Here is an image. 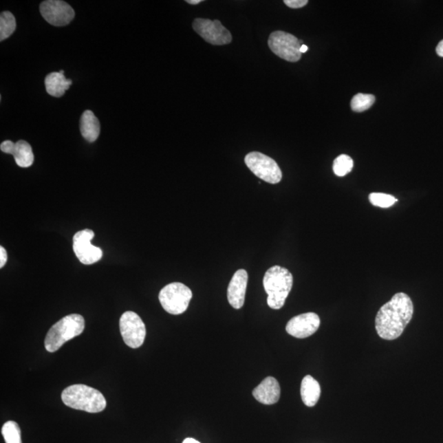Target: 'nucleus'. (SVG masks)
I'll list each match as a JSON object with an SVG mask.
<instances>
[{
	"instance_id": "f257e3e1",
	"label": "nucleus",
	"mask_w": 443,
	"mask_h": 443,
	"mask_svg": "<svg viewBox=\"0 0 443 443\" xmlns=\"http://www.w3.org/2000/svg\"><path fill=\"white\" fill-rule=\"evenodd\" d=\"M414 314L413 302L406 293L399 292L378 310L376 327L379 336L395 340L402 334Z\"/></svg>"
},
{
	"instance_id": "f03ea898",
	"label": "nucleus",
	"mask_w": 443,
	"mask_h": 443,
	"mask_svg": "<svg viewBox=\"0 0 443 443\" xmlns=\"http://www.w3.org/2000/svg\"><path fill=\"white\" fill-rule=\"evenodd\" d=\"M268 294V305L271 309L280 310L292 288L293 276L287 268L275 266L268 270L263 280Z\"/></svg>"
},
{
	"instance_id": "7ed1b4c3",
	"label": "nucleus",
	"mask_w": 443,
	"mask_h": 443,
	"mask_svg": "<svg viewBox=\"0 0 443 443\" xmlns=\"http://www.w3.org/2000/svg\"><path fill=\"white\" fill-rule=\"evenodd\" d=\"M62 400L67 407L88 413L103 411L107 404L100 391L83 385L67 387L63 391Z\"/></svg>"
},
{
	"instance_id": "20e7f679",
	"label": "nucleus",
	"mask_w": 443,
	"mask_h": 443,
	"mask_svg": "<svg viewBox=\"0 0 443 443\" xmlns=\"http://www.w3.org/2000/svg\"><path fill=\"white\" fill-rule=\"evenodd\" d=\"M85 329V319L82 315L72 314L63 317L55 323L47 334L45 347L47 352H55L63 345L83 334Z\"/></svg>"
},
{
	"instance_id": "39448f33",
	"label": "nucleus",
	"mask_w": 443,
	"mask_h": 443,
	"mask_svg": "<svg viewBox=\"0 0 443 443\" xmlns=\"http://www.w3.org/2000/svg\"><path fill=\"white\" fill-rule=\"evenodd\" d=\"M193 298V292L181 283H173L161 290L159 295L160 304L165 311L171 314H181L188 308Z\"/></svg>"
},
{
	"instance_id": "423d86ee",
	"label": "nucleus",
	"mask_w": 443,
	"mask_h": 443,
	"mask_svg": "<svg viewBox=\"0 0 443 443\" xmlns=\"http://www.w3.org/2000/svg\"><path fill=\"white\" fill-rule=\"evenodd\" d=\"M245 163L255 176L261 180L277 184L282 180L283 173L274 160L259 152H251L245 157Z\"/></svg>"
},
{
	"instance_id": "0eeeda50",
	"label": "nucleus",
	"mask_w": 443,
	"mask_h": 443,
	"mask_svg": "<svg viewBox=\"0 0 443 443\" xmlns=\"http://www.w3.org/2000/svg\"><path fill=\"white\" fill-rule=\"evenodd\" d=\"M303 41L283 31L274 32L268 38V45L272 53L284 61L296 63L301 58V47Z\"/></svg>"
},
{
	"instance_id": "6e6552de",
	"label": "nucleus",
	"mask_w": 443,
	"mask_h": 443,
	"mask_svg": "<svg viewBox=\"0 0 443 443\" xmlns=\"http://www.w3.org/2000/svg\"><path fill=\"white\" fill-rule=\"evenodd\" d=\"M119 326L127 346L133 349L142 346L147 336V329L138 314L127 311L122 315Z\"/></svg>"
},
{
	"instance_id": "1a4fd4ad",
	"label": "nucleus",
	"mask_w": 443,
	"mask_h": 443,
	"mask_svg": "<svg viewBox=\"0 0 443 443\" xmlns=\"http://www.w3.org/2000/svg\"><path fill=\"white\" fill-rule=\"evenodd\" d=\"M193 27L198 35L211 45H224L232 42L231 32L219 20L197 19L194 20Z\"/></svg>"
},
{
	"instance_id": "9d476101",
	"label": "nucleus",
	"mask_w": 443,
	"mask_h": 443,
	"mask_svg": "<svg viewBox=\"0 0 443 443\" xmlns=\"http://www.w3.org/2000/svg\"><path fill=\"white\" fill-rule=\"evenodd\" d=\"M95 233L91 229H85L76 233L74 237V250L76 257L83 265H93L103 257V251L99 247L93 246L91 240Z\"/></svg>"
},
{
	"instance_id": "9b49d317",
	"label": "nucleus",
	"mask_w": 443,
	"mask_h": 443,
	"mask_svg": "<svg viewBox=\"0 0 443 443\" xmlns=\"http://www.w3.org/2000/svg\"><path fill=\"white\" fill-rule=\"evenodd\" d=\"M40 11L46 22L55 27L69 24L75 17L74 8L61 0H47L42 2Z\"/></svg>"
},
{
	"instance_id": "f8f14e48",
	"label": "nucleus",
	"mask_w": 443,
	"mask_h": 443,
	"mask_svg": "<svg viewBox=\"0 0 443 443\" xmlns=\"http://www.w3.org/2000/svg\"><path fill=\"white\" fill-rule=\"evenodd\" d=\"M321 326V318L315 313L297 315L290 319L286 326L288 334L296 338H306L315 334Z\"/></svg>"
},
{
	"instance_id": "ddd939ff",
	"label": "nucleus",
	"mask_w": 443,
	"mask_h": 443,
	"mask_svg": "<svg viewBox=\"0 0 443 443\" xmlns=\"http://www.w3.org/2000/svg\"><path fill=\"white\" fill-rule=\"evenodd\" d=\"M0 150L14 157L16 164L21 168H29L33 164L34 154L32 147L25 140L17 143L6 140L0 144Z\"/></svg>"
},
{
	"instance_id": "4468645a",
	"label": "nucleus",
	"mask_w": 443,
	"mask_h": 443,
	"mask_svg": "<svg viewBox=\"0 0 443 443\" xmlns=\"http://www.w3.org/2000/svg\"><path fill=\"white\" fill-rule=\"evenodd\" d=\"M247 283L248 274L245 270H237L230 281L228 300L234 309L239 310L244 305Z\"/></svg>"
},
{
	"instance_id": "2eb2a0df",
	"label": "nucleus",
	"mask_w": 443,
	"mask_h": 443,
	"mask_svg": "<svg viewBox=\"0 0 443 443\" xmlns=\"http://www.w3.org/2000/svg\"><path fill=\"white\" fill-rule=\"evenodd\" d=\"M281 395L280 385L276 378L268 377L255 387L253 396L263 404H274L279 402Z\"/></svg>"
},
{
	"instance_id": "dca6fc26",
	"label": "nucleus",
	"mask_w": 443,
	"mask_h": 443,
	"mask_svg": "<svg viewBox=\"0 0 443 443\" xmlns=\"http://www.w3.org/2000/svg\"><path fill=\"white\" fill-rule=\"evenodd\" d=\"M65 71L51 72L46 76L45 85L47 93L54 97H61L65 95L67 89H69L72 82L63 75Z\"/></svg>"
},
{
	"instance_id": "f3484780",
	"label": "nucleus",
	"mask_w": 443,
	"mask_h": 443,
	"mask_svg": "<svg viewBox=\"0 0 443 443\" xmlns=\"http://www.w3.org/2000/svg\"><path fill=\"white\" fill-rule=\"evenodd\" d=\"M80 133L88 142H96L100 133V125L91 110H86L80 117Z\"/></svg>"
},
{
	"instance_id": "a211bd4d",
	"label": "nucleus",
	"mask_w": 443,
	"mask_h": 443,
	"mask_svg": "<svg viewBox=\"0 0 443 443\" xmlns=\"http://www.w3.org/2000/svg\"><path fill=\"white\" fill-rule=\"evenodd\" d=\"M301 395L305 406L313 407L321 398V385L312 376H305L301 382Z\"/></svg>"
},
{
	"instance_id": "6ab92c4d",
	"label": "nucleus",
	"mask_w": 443,
	"mask_h": 443,
	"mask_svg": "<svg viewBox=\"0 0 443 443\" xmlns=\"http://www.w3.org/2000/svg\"><path fill=\"white\" fill-rule=\"evenodd\" d=\"M16 20L12 12L4 11L0 15V41L6 40L16 29Z\"/></svg>"
},
{
	"instance_id": "aec40b11",
	"label": "nucleus",
	"mask_w": 443,
	"mask_h": 443,
	"mask_svg": "<svg viewBox=\"0 0 443 443\" xmlns=\"http://www.w3.org/2000/svg\"><path fill=\"white\" fill-rule=\"evenodd\" d=\"M376 102V97L369 94H357L352 98L351 102L352 109L357 113L364 112L369 109Z\"/></svg>"
},
{
	"instance_id": "412c9836",
	"label": "nucleus",
	"mask_w": 443,
	"mask_h": 443,
	"mask_svg": "<svg viewBox=\"0 0 443 443\" xmlns=\"http://www.w3.org/2000/svg\"><path fill=\"white\" fill-rule=\"evenodd\" d=\"M2 434L6 443H23L19 425L14 421H8L3 424Z\"/></svg>"
},
{
	"instance_id": "4be33fe9",
	"label": "nucleus",
	"mask_w": 443,
	"mask_h": 443,
	"mask_svg": "<svg viewBox=\"0 0 443 443\" xmlns=\"http://www.w3.org/2000/svg\"><path fill=\"white\" fill-rule=\"evenodd\" d=\"M354 166V161L350 156L341 155L334 162V172L336 176L344 177L350 173Z\"/></svg>"
},
{
	"instance_id": "5701e85b",
	"label": "nucleus",
	"mask_w": 443,
	"mask_h": 443,
	"mask_svg": "<svg viewBox=\"0 0 443 443\" xmlns=\"http://www.w3.org/2000/svg\"><path fill=\"white\" fill-rule=\"evenodd\" d=\"M369 199L373 206L380 208H389L398 202L393 195L378 193L369 194Z\"/></svg>"
},
{
	"instance_id": "b1692460",
	"label": "nucleus",
	"mask_w": 443,
	"mask_h": 443,
	"mask_svg": "<svg viewBox=\"0 0 443 443\" xmlns=\"http://www.w3.org/2000/svg\"><path fill=\"white\" fill-rule=\"evenodd\" d=\"M284 3L291 8H303L308 3L307 0H285Z\"/></svg>"
},
{
	"instance_id": "393cba45",
	"label": "nucleus",
	"mask_w": 443,
	"mask_h": 443,
	"mask_svg": "<svg viewBox=\"0 0 443 443\" xmlns=\"http://www.w3.org/2000/svg\"><path fill=\"white\" fill-rule=\"evenodd\" d=\"M7 261V251L3 246H0V268H3V266L6 265Z\"/></svg>"
},
{
	"instance_id": "a878e982",
	"label": "nucleus",
	"mask_w": 443,
	"mask_h": 443,
	"mask_svg": "<svg viewBox=\"0 0 443 443\" xmlns=\"http://www.w3.org/2000/svg\"><path fill=\"white\" fill-rule=\"evenodd\" d=\"M436 52L438 55V56L442 57L443 58V40L438 43L437 48H436Z\"/></svg>"
},
{
	"instance_id": "bb28decb",
	"label": "nucleus",
	"mask_w": 443,
	"mask_h": 443,
	"mask_svg": "<svg viewBox=\"0 0 443 443\" xmlns=\"http://www.w3.org/2000/svg\"><path fill=\"white\" fill-rule=\"evenodd\" d=\"M182 443H200L197 440H194V438H186Z\"/></svg>"
},
{
	"instance_id": "cd10ccee",
	"label": "nucleus",
	"mask_w": 443,
	"mask_h": 443,
	"mask_svg": "<svg viewBox=\"0 0 443 443\" xmlns=\"http://www.w3.org/2000/svg\"><path fill=\"white\" fill-rule=\"evenodd\" d=\"M202 2H203V0H186V3L193 4V6H195V4H198Z\"/></svg>"
},
{
	"instance_id": "c85d7f7f",
	"label": "nucleus",
	"mask_w": 443,
	"mask_h": 443,
	"mask_svg": "<svg viewBox=\"0 0 443 443\" xmlns=\"http://www.w3.org/2000/svg\"><path fill=\"white\" fill-rule=\"evenodd\" d=\"M308 50H309V48H308L307 45H302L301 47V50L300 51H301V54H304V53L307 52Z\"/></svg>"
}]
</instances>
